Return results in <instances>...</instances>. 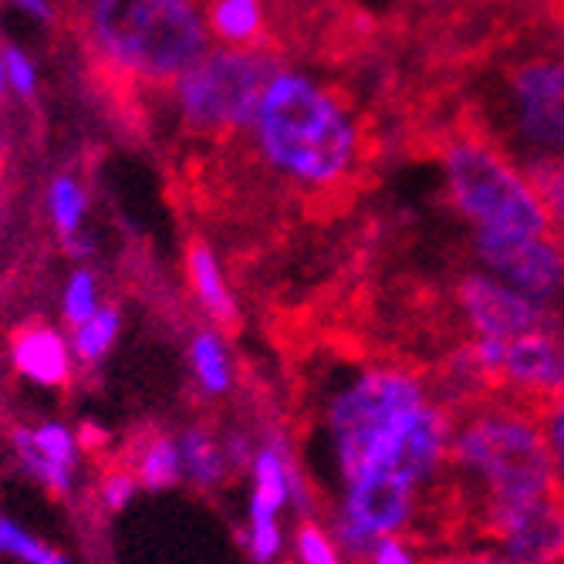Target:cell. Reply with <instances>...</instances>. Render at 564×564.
I'll list each match as a JSON object with an SVG mask.
<instances>
[{
  "label": "cell",
  "instance_id": "obj_1",
  "mask_svg": "<svg viewBox=\"0 0 564 564\" xmlns=\"http://www.w3.org/2000/svg\"><path fill=\"white\" fill-rule=\"evenodd\" d=\"M382 132L355 116L341 85L281 68L258 101L250 126L217 156L240 166L261 193H284L294 207L325 217L345 210L379 166Z\"/></svg>",
  "mask_w": 564,
  "mask_h": 564
},
{
  "label": "cell",
  "instance_id": "obj_2",
  "mask_svg": "<svg viewBox=\"0 0 564 564\" xmlns=\"http://www.w3.org/2000/svg\"><path fill=\"white\" fill-rule=\"evenodd\" d=\"M449 95L528 180L564 156V31L531 21L449 78Z\"/></svg>",
  "mask_w": 564,
  "mask_h": 564
},
{
  "label": "cell",
  "instance_id": "obj_3",
  "mask_svg": "<svg viewBox=\"0 0 564 564\" xmlns=\"http://www.w3.org/2000/svg\"><path fill=\"white\" fill-rule=\"evenodd\" d=\"M78 37L109 109L135 126L210 51L196 0H88Z\"/></svg>",
  "mask_w": 564,
  "mask_h": 564
},
{
  "label": "cell",
  "instance_id": "obj_4",
  "mask_svg": "<svg viewBox=\"0 0 564 564\" xmlns=\"http://www.w3.org/2000/svg\"><path fill=\"white\" fill-rule=\"evenodd\" d=\"M413 152L433 156L443 170V196L477 230L547 237L557 234L541 193L507 160L446 91L405 126Z\"/></svg>",
  "mask_w": 564,
  "mask_h": 564
},
{
  "label": "cell",
  "instance_id": "obj_5",
  "mask_svg": "<svg viewBox=\"0 0 564 564\" xmlns=\"http://www.w3.org/2000/svg\"><path fill=\"white\" fill-rule=\"evenodd\" d=\"M281 68H288V58L274 55V51H207L170 95L176 101L180 135L186 142L224 149L250 126L261 95Z\"/></svg>",
  "mask_w": 564,
  "mask_h": 564
},
{
  "label": "cell",
  "instance_id": "obj_6",
  "mask_svg": "<svg viewBox=\"0 0 564 564\" xmlns=\"http://www.w3.org/2000/svg\"><path fill=\"white\" fill-rule=\"evenodd\" d=\"M446 297L467 338L470 335L518 338L528 332H557L564 325V315H557L554 307L480 271L456 274L446 288Z\"/></svg>",
  "mask_w": 564,
  "mask_h": 564
},
{
  "label": "cell",
  "instance_id": "obj_7",
  "mask_svg": "<svg viewBox=\"0 0 564 564\" xmlns=\"http://www.w3.org/2000/svg\"><path fill=\"white\" fill-rule=\"evenodd\" d=\"M470 250L503 284L518 288L521 294L564 315V237L561 234L528 237V234H503V230H477Z\"/></svg>",
  "mask_w": 564,
  "mask_h": 564
},
{
  "label": "cell",
  "instance_id": "obj_8",
  "mask_svg": "<svg viewBox=\"0 0 564 564\" xmlns=\"http://www.w3.org/2000/svg\"><path fill=\"white\" fill-rule=\"evenodd\" d=\"M199 18L220 47L288 55V24L281 0H199Z\"/></svg>",
  "mask_w": 564,
  "mask_h": 564
},
{
  "label": "cell",
  "instance_id": "obj_9",
  "mask_svg": "<svg viewBox=\"0 0 564 564\" xmlns=\"http://www.w3.org/2000/svg\"><path fill=\"white\" fill-rule=\"evenodd\" d=\"M557 389H564L557 362V332H528L507 338L500 362V392L544 405Z\"/></svg>",
  "mask_w": 564,
  "mask_h": 564
},
{
  "label": "cell",
  "instance_id": "obj_10",
  "mask_svg": "<svg viewBox=\"0 0 564 564\" xmlns=\"http://www.w3.org/2000/svg\"><path fill=\"white\" fill-rule=\"evenodd\" d=\"M14 449L31 477L51 494L68 497L78 470V443L62 423H44L34 430H14Z\"/></svg>",
  "mask_w": 564,
  "mask_h": 564
},
{
  "label": "cell",
  "instance_id": "obj_11",
  "mask_svg": "<svg viewBox=\"0 0 564 564\" xmlns=\"http://www.w3.org/2000/svg\"><path fill=\"white\" fill-rule=\"evenodd\" d=\"M11 355L18 372L37 386H68L72 379L68 345L47 325H21L11 338Z\"/></svg>",
  "mask_w": 564,
  "mask_h": 564
},
{
  "label": "cell",
  "instance_id": "obj_12",
  "mask_svg": "<svg viewBox=\"0 0 564 564\" xmlns=\"http://www.w3.org/2000/svg\"><path fill=\"white\" fill-rule=\"evenodd\" d=\"M183 258H186V278H189V288H193L199 307L210 315V322L220 332L234 335L240 328V312H237L234 294H230L224 274H220L214 250L207 247V240H203V237H189Z\"/></svg>",
  "mask_w": 564,
  "mask_h": 564
},
{
  "label": "cell",
  "instance_id": "obj_13",
  "mask_svg": "<svg viewBox=\"0 0 564 564\" xmlns=\"http://www.w3.org/2000/svg\"><path fill=\"white\" fill-rule=\"evenodd\" d=\"M139 487L145 490H166L183 477V459H180V443H173L166 433H149L132 443V456L126 464Z\"/></svg>",
  "mask_w": 564,
  "mask_h": 564
},
{
  "label": "cell",
  "instance_id": "obj_14",
  "mask_svg": "<svg viewBox=\"0 0 564 564\" xmlns=\"http://www.w3.org/2000/svg\"><path fill=\"white\" fill-rule=\"evenodd\" d=\"M291 477L294 467L278 446H264L253 453V497H250V514H268L278 518L281 507L291 497Z\"/></svg>",
  "mask_w": 564,
  "mask_h": 564
},
{
  "label": "cell",
  "instance_id": "obj_15",
  "mask_svg": "<svg viewBox=\"0 0 564 564\" xmlns=\"http://www.w3.org/2000/svg\"><path fill=\"white\" fill-rule=\"evenodd\" d=\"M180 459H183V474L196 487H217V484H224L227 467H230L227 446H220L217 436L207 426H193V430L183 433Z\"/></svg>",
  "mask_w": 564,
  "mask_h": 564
},
{
  "label": "cell",
  "instance_id": "obj_16",
  "mask_svg": "<svg viewBox=\"0 0 564 564\" xmlns=\"http://www.w3.org/2000/svg\"><path fill=\"white\" fill-rule=\"evenodd\" d=\"M189 362H193L196 382L210 395H224L230 389V362H227V351L214 332H196V338L189 345Z\"/></svg>",
  "mask_w": 564,
  "mask_h": 564
},
{
  "label": "cell",
  "instance_id": "obj_17",
  "mask_svg": "<svg viewBox=\"0 0 564 564\" xmlns=\"http://www.w3.org/2000/svg\"><path fill=\"white\" fill-rule=\"evenodd\" d=\"M119 325H122L119 307H101V312H95L85 325L75 328V355L88 366L98 362V358H106L119 335Z\"/></svg>",
  "mask_w": 564,
  "mask_h": 564
},
{
  "label": "cell",
  "instance_id": "obj_18",
  "mask_svg": "<svg viewBox=\"0 0 564 564\" xmlns=\"http://www.w3.org/2000/svg\"><path fill=\"white\" fill-rule=\"evenodd\" d=\"M0 554L18 557L24 564H72L58 547H51L44 541H37L34 534H28L24 528H18L11 518L0 514Z\"/></svg>",
  "mask_w": 564,
  "mask_h": 564
},
{
  "label": "cell",
  "instance_id": "obj_19",
  "mask_svg": "<svg viewBox=\"0 0 564 564\" xmlns=\"http://www.w3.org/2000/svg\"><path fill=\"white\" fill-rule=\"evenodd\" d=\"M541 433L547 443V456L554 467V480L564 490V389H557L544 405H541Z\"/></svg>",
  "mask_w": 564,
  "mask_h": 564
},
{
  "label": "cell",
  "instance_id": "obj_20",
  "mask_svg": "<svg viewBox=\"0 0 564 564\" xmlns=\"http://www.w3.org/2000/svg\"><path fill=\"white\" fill-rule=\"evenodd\" d=\"M82 210H85V193L75 180L62 176V180L51 183V214H55V224L65 237L75 234Z\"/></svg>",
  "mask_w": 564,
  "mask_h": 564
},
{
  "label": "cell",
  "instance_id": "obj_21",
  "mask_svg": "<svg viewBox=\"0 0 564 564\" xmlns=\"http://www.w3.org/2000/svg\"><path fill=\"white\" fill-rule=\"evenodd\" d=\"M531 186L541 193V199H544V207H547L557 234L564 237V156L554 160L551 166H544L541 173H534Z\"/></svg>",
  "mask_w": 564,
  "mask_h": 564
},
{
  "label": "cell",
  "instance_id": "obj_22",
  "mask_svg": "<svg viewBox=\"0 0 564 564\" xmlns=\"http://www.w3.org/2000/svg\"><path fill=\"white\" fill-rule=\"evenodd\" d=\"M297 557L301 564H341L338 547L332 544L325 528H318L315 521H304L297 528Z\"/></svg>",
  "mask_w": 564,
  "mask_h": 564
},
{
  "label": "cell",
  "instance_id": "obj_23",
  "mask_svg": "<svg viewBox=\"0 0 564 564\" xmlns=\"http://www.w3.org/2000/svg\"><path fill=\"white\" fill-rule=\"evenodd\" d=\"M98 312L95 307V278L88 271H78L68 284V294H65V318L72 328L85 325L91 315Z\"/></svg>",
  "mask_w": 564,
  "mask_h": 564
},
{
  "label": "cell",
  "instance_id": "obj_24",
  "mask_svg": "<svg viewBox=\"0 0 564 564\" xmlns=\"http://www.w3.org/2000/svg\"><path fill=\"white\" fill-rule=\"evenodd\" d=\"M135 490H139V480H135V474L126 464L112 467L106 477H101V484H98V497H101V503H106L109 510H122L132 500Z\"/></svg>",
  "mask_w": 564,
  "mask_h": 564
},
{
  "label": "cell",
  "instance_id": "obj_25",
  "mask_svg": "<svg viewBox=\"0 0 564 564\" xmlns=\"http://www.w3.org/2000/svg\"><path fill=\"white\" fill-rule=\"evenodd\" d=\"M4 72L11 75V85H14L24 98L34 91V68H31V62L21 55L18 47H4Z\"/></svg>",
  "mask_w": 564,
  "mask_h": 564
},
{
  "label": "cell",
  "instance_id": "obj_26",
  "mask_svg": "<svg viewBox=\"0 0 564 564\" xmlns=\"http://www.w3.org/2000/svg\"><path fill=\"white\" fill-rule=\"evenodd\" d=\"M369 564H413V554H409L405 541L399 538H382L376 544V551L369 554Z\"/></svg>",
  "mask_w": 564,
  "mask_h": 564
},
{
  "label": "cell",
  "instance_id": "obj_27",
  "mask_svg": "<svg viewBox=\"0 0 564 564\" xmlns=\"http://www.w3.org/2000/svg\"><path fill=\"white\" fill-rule=\"evenodd\" d=\"M426 564H518V561L497 557V554H449V557H433Z\"/></svg>",
  "mask_w": 564,
  "mask_h": 564
},
{
  "label": "cell",
  "instance_id": "obj_28",
  "mask_svg": "<svg viewBox=\"0 0 564 564\" xmlns=\"http://www.w3.org/2000/svg\"><path fill=\"white\" fill-rule=\"evenodd\" d=\"M541 8H544V18H547L557 31H564V0H541Z\"/></svg>",
  "mask_w": 564,
  "mask_h": 564
},
{
  "label": "cell",
  "instance_id": "obj_29",
  "mask_svg": "<svg viewBox=\"0 0 564 564\" xmlns=\"http://www.w3.org/2000/svg\"><path fill=\"white\" fill-rule=\"evenodd\" d=\"M18 4H21V8H28L31 14H37L41 21H47V18H51V11H47L44 0H18Z\"/></svg>",
  "mask_w": 564,
  "mask_h": 564
},
{
  "label": "cell",
  "instance_id": "obj_30",
  "mask_svg": "<svg viewBox=\"0 0 564 564\" xmlns=\"http://www.w3.org/2000/svg\"><path fill=\"white\" fill-rule=\"evenodd\" d=\"M557 362H561V376H564V325L557 328Z\"/></svg>",
  "mask_w": 564,
  "mask_h": 564
},
{
  "label": "cell",
  "instance_id": "obj_31",
  "mask_svg": "<svg viewBox=\"0 0 564 564\" xmlns=\"http://www.w3.org/2000/svg\"><path fill=\"white\" fill-rule=\"evenodd\" d=\"M484 4H541V0H484Z\"/></svg>",
  "mask_w": 564,
  "mask_h": 564
},
{
  "label": "cell",
  "instance_id": "obj_32",
  "mask_svg": "<svg viewBox=\"0 0 564 564\" xmlns=\"http://www.w3.org/2000/svg\"><path fill=\"white\" fill-rule=\"evenodd\" d=\"M4 88H8V72H4V62H0V98H4Z\"/></svg>",
  "mask_w": 564,
  "mask_h": 564
},
{
  "label": "cell",
  "instance_id": "obj_33",
  "mask_svg": "<svg viewBox=\"0 0 564 564\" xmlns=\"http://www.w3.org/2000/svg\"><path fill=\"white\" fill-rule=\"evenodd\" d=\"M416 4H430V0H416Z\"/></svg>",
  "mask_w": 564,
  "mask_h": 564
}]
</instances>
